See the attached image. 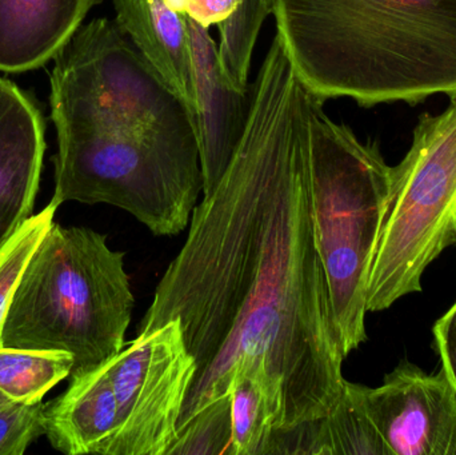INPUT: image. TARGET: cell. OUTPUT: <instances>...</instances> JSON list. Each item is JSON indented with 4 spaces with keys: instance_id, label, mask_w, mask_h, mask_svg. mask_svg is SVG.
I'll list each match as a JSON object with an SVG mask.
<instances>
[{
    "instance_id": "6da1fadb",
    "label": "cell",
    "mask_w": 456,
    "mask_h": 455,
    "mask_svg": "<svg viewBox=\"0 0 456 455\" xmlns=\"http://www.w3.org/2000/svg\"><path fill=\"white\" fill-rule=\"evenodd\" d=\"M246 130L138 329L181 322L195 376L178 430L248 374L271 427L318 421L345 392L346 355L311 207L313 93L273 37L251 85Z\"/></svg>"
},
{
    "instance_id": "7a4b0ae2",
    "label": "cell",
    "mask_w": 456,
    "mask_h": 455,
    "mask_svg": "<svg viewBox=\"0 0 456 455\" xmlns=\"http://www.w3.org/2000/svg\"><path fill=\"white\" fill-rule=\"evenodd\" d=\"M276 37L322 101L456 99V0H273Z\"/></svg>"
},
{
    "instance_id": "3957f363",
    "label": "cell",
    "mask_w": 456,
    "mask_h": 455,
    "mask_svg": "<svg viewBox=\"0 0 456 455\" xmlns=\"http://www.w3.org/2000/svg\"><path fill=\"white\" fill-rule=\"evenodd\" d=\"M134 298L125 253L107 235L53 222L16 286L2 330V346L63 352L83 376L125 347Z\"/></svg>"
},
{
    "instance_id": "277c9868",
    "label": "cell",
    "mask_w": 456,
    "mask_h": 455,
    "mask_svg": "<svg viewBox=\"0 0 456 455\" xmlns=\"http://www.w3.org/2000/svg\"><path fill=\"white\" fill-rule=\"evenodd\" d=\"M311 96L308 110L311 207L316 243L329 280L332 312L346 358L367 339V285L390 207L393 167L374 142Z\"/></svg>"
},
{
    "instance_id": "5b68a950",
    "label": "cell",
    "mask_w": 456,
    "mask_h": 455,
    "mask_svg": "<svg viewBox=\"0 0 456 455\" xmlns=\"http://www.w3.org/2000/svg\"><path fill=\"white\" fill-rule=\"evenodd\" d=\"M58 133L51 203H107L158 237L181 234L205 187L195 133L75 128Z\"/></svg>"
},
{
    "instance_id": "8992f818",
    "label": "cell",
    "mask_w": 456,
    "mask_h": 455,
    "mask_svg": "<svg viewBox=\"0 0 456 455\" xmlns=\"http://www.w3.org/2000/svg\"><path fill=\"white\" fill-rule=\"evenodd\" d=\"M456 99L420 115L411 147L393 167L390 207L367 285V312L422 291L426 269L456 243Z\"/></svg>"
},
{
    "instance_id": "52a82bcc",
    "label": "cell",
    "mask_w": 456,
    "mask_h": 455,
    "mask_svg": "<svg viewBox=\"0 0 456 455\" xmlns=\"http://www.w3.org/2000/svg\"><path fill=\"white\" fill-rule=\"evenodd\" d=\"M53 61L50 103L56 131L197 133L187 104L115 21L82 24Z\"/></svg>"
},
{
    "instance_id": "ba28073f",
    "label": "cell",
    "mask_w": 456,
    "mask_h": 455,
    "mask_svg": "<svg viewBox=\"0 0 456 455\" xmlns=\"http://www.w3.org/2000/svg\"><path fill=\"white\" fill-rule=\"evenodd\" d=\"M118 403L109 455H166L195 376L178 320L138 336L104 363Z\"/></svg>"
},
{
    "instance_id": "9c48e42d",
    "label": "cell",
    "mask_w": 456,
    "mask_h": 455,
    "mask_svg": "<svg viewBox=\"0 0 456 455\" xmlns=\"http://www.w3.org/2000/svg\"><path fill=\"white\" fill-rule=\"evenodd\" d=\"M394 455H456V387L402 361L380 386L345 382Z\"/></svg>"
},
{
    "instance_id": "30bf717a",
    "label": "cell",
    "mask_w": 456,
    "mask_h": 455,
    "mask_svg": "<svg viewBox=\"0 0 456 455\" xmlns=\"http://www.w3.org/2000/svg\"><path fill=\"white\" fill-rule=\"evenodd\" d=\"M195 93V126L202 163L203 194H213L226 173L251 111V85L238 90L219 61L218 45L208 28L187 16Z\"/></svg>"
},
{
    "instance_id": "8fae6325",
    "label": "cell",
    "mask_w": 456,
    "mask_h": 455,
    "mask_svg": "<svg viewBox=\"0 0 456 455\" xmlns=\"http://www.w3.org/2000/svg\"><path fill=\"white\" fill-rule=\"evenodd\" d=\"M45 123L34 99L0 77V248L31 218L45 152Z\"/></svg>"
},
{
    "instance_id": "7c38bea8",
    "label": "cell",
    "mask_w": 456,
    "mask_h": 455,
    "mask_svg": "<svg viewBox=\"0 0 456 455\" xmlns=\"http://www.w3.org/2000/svg\"><path fill=\"white\" fill-rule=\"evenodd\" d=\"M102 0H0V72L19 74L55 58Z\"/></svg>"
},
{
    "instance_id": "4fadbf2b",
    "label": "cell",
    "mask_w": 456,
    "mask_h": 455,
    "mask_svg": "<svg viewBox=\"0 0 456 455\" xmlns=\"http://www.w3.org/2000/svg\"><path fill=\"white\" fill-rule=\"evenodd\" d=\"M45 437L69 455H109L118 432V403L104 366L74 377L69 389L45 403Z\"/></svg>"
},
{
    "instance_id": "5bb4252c",
    "label": "cell",
    "mask_w": 456,
    "mask_h": 455,
    "mask_svg": "<svg viewBox=\"0 0 456 455\" xmlns=\"http://www.w3.org/2000/svg\"><path fill=\"white\" fill-rule=\"evenodd\" d=\"M115 23L195 117L187 16L167 0H112Z\"/></svg>"
},
{
    "instance_id": "9a60e30c",
    "label": "cell",
    "mask_w": 456,
    "mask_h": 455,
    "mask_svg": "<svg viewBox=\"0 0 456 455\" xmlns=\"http://www.w3.org/2000/svg\"><path fill=\"white\" fill-rule=\"evenodd\" d=\"M307 425L308 454L394 455L346 387L339 402L327 416Z\"/></svg>"
},
{
    "instance_id": "2e32d148",
    "label": "cell",
    "mask_w": 456,
    "mask_h": 455,
    "mask_svg": "<svg viewBox=\"0 0 456 455\" xmlns=\"http://www.w3.org/2000/svg\"><path fill=\"white\" fill-rule=\"evenodd\" d=\"M74 358L63 352L0 347V390L16 402H42L53 386L69 378Z\"/></svg>"
},
{
    "instance_id": "e0dca14e",
    "label": "cell",
    "mask_w": 456,
    "mask_h": 455,
    "mask_svg": "<svg viewBox=\"0 0 456 455\" xmlns=\"http://www.w3.org/2000/svg\"><path fill=\"white\" fill-rule=\"evenodd\" d=\"M271 8L265 0H247L231 18L218 26L219 61L238 90L248 91L249 66L257 37Z\"/></svg>"
},
{
    "instance_id": "ac0fdd59",
    "label": "cell",
    "mask_w": 456,
    "mask_h": 455,
    "mask_svg": "<svg viewBox=\"0 0 456 455\" xmlns=\"http://www.w3.org/2000/svg\"><path fill=\"white\" fill-rule=\"evenodd\" d=\"M231 394L235 455L265 454L273 427L262 387L248 374H239L231 385Z\"/></svg>"
},
{
    "instance_id": "d6986e66",
    "label": "cell",
    "mask_w": 456,
    "mask_h": 455,
    "mask_svg": "<svg viewBox=\"0 0 456 455\" xmlns=\"http://www.w3.org/2000/svg\"><path fill=\"white\" fill-rule=\"evenodd\" d=\"M232 394L203 409L178 430L166 455H235L232 441Z\"/></svg>"
},
{
    "instance_id": "ffe728a7",
    "label": "cell",
    "mask_w": 456,
    "mask_h": 455,
    "mask_svg": "<svg viewBox=\"0 0 456 455\" xmlns=\"http://www.w3.org/2000/svg\"><path fill=\"white\" fill-rule=\"evenodd\" d=\"M56 210L58 206L48 203L40 213L27 219L15 235L0 248V347L3 325L16 286L32 254L53 223Z\"/></svg>"
},
{
    "instance_id": "44dd1931",
    "label": "cell",
    "mask_w": 456,
    "mask_h": 455,
    "mask_svg": "<svg viewBox=\"0 0 456 455\" xmlns=\"http://www.w3.org/2000/svg\"><path fill=\"white\" fill-rule=\"evenodd\" d=\"M45 403L16 402L0 390V455H21L45 435Z\"/></svg>"
},
{
    "instance_id": "7402d4cb",
    "label": "cell",
    "mask_w": 456,
    "mask_h": 455,
    "mask_svg": "<svg viewBox=\"0 0 456 455\" xmlns=\"http://www.w3.org/2000/svg\"><path fill=\"white\" fill-rule=\"evenodd\" d=\"M246 2L247 0H167L174 10L184 13L206 28L221 26Z\"/></svg>"
},
{
    "instance_id": "603a6c76",
    "label": "cell",
    "mask_w": 456,
    "mask_h": 455,
    "mask_svg": "<svg viewBox=\"0 0 456 455\" xmlns=\"http://www.w3.org/2000/svg\"><path fill=\"white\" fill-rule=\"evenodd\" d=\"M433 334L442 369L456 387V302L441 320L436 321Z\"/></svg>"
},
{
    "instance_id": "cb8c5ba5",
    "label": "cell",
    "mask_w": 456,
    "mask_h": 455,
    "mask_svg": "<svg viewBox=\"0 0 456 455\" xmlns=\"http://www.w3.org/2000/svg\"><path fill=\"white\" fill-rule=\"evenodd\" d=\"M265 4H267L268 7L271 8V11H273V0H265Z\"/></svg>"
},
{
    "instance_id": "d4e9b609",
    "label": "cell",
    "mask_w": 456,
    "mask_h": 455,
    "mask_svg": "<svg viewBox=\"0 0 456 455\" xmlns=\"http://www.w3.org/2000/svg\"><path fill=\"white\" fill-rule=\"evenodd\" d=\"M454 230H455V235H456V208L454 213Z\"/></svg>"
}]
</instances>
